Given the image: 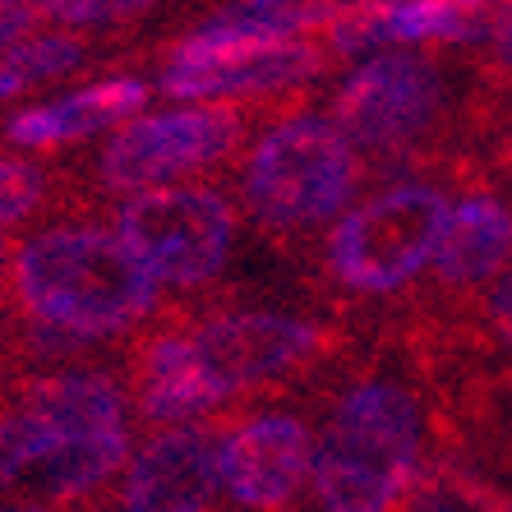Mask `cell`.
Instances as JSON below:
<instances>
[{"instance_id":"6da1fadb","label":"cell","mask_w":512,"mask_h":512,"mask_svg":"<svg viewBox=\"0 0 512 512\" xmlns=\"http://www.w3.org/2000/svg\"><path fill=\"white\" fill-rule=\"evenodd\" d=\"M130 457V406L97 370H65L28 383L0 411V494L24 503L88 499Z\"/></svg>"},{"instance_id":"7a4b0ae2","label":"cell","mask_w":512,"mask_h":512,"mask_svg":"<svg viewBox=\"0 0 512 512\" xmlns=\"http://www.w3.org/2000/svg\"><path fill=\"white\" fill-rule=\"evenodd\" d=\"M10 277L37 328L70 342L130 333L153 314L162 291L130 240L88 222H60L24 240L10 259Z\"/></svg>"},{"instance_id":"3957f363","label":"cell","mask_w":512,"mask_h":512,"mask_svg":"<svg viewBox=\"0 0 512 512\" xmlns=\"http://www.w3.org/2000/svg\"><path fill=\"white\" fill-rule=\"evenodd\" d=\"M425 457L416 397L383 379L356 383L314 439V499L333 512H383L406 499Z\"/></svg>"},{"instance_id":"277c9868","label":"cell","mask_w":512,"mask_h":512,"mask_svg":"<svg viewBox=\"0 0 512 512\" xmlns=\"http://www.w3.org/2000/svg\"><path fill=\"white\" fill-rule=\"evenodd\" d=\"M356 180L360 153L337 120L291 116L254 143L245 162V203L268 227H319L351 203Z\"/></svg>"},{"instance_id":"5b68a950","label":"cell","mask_w":512,"mask_h":512,"mask_svg":"<svg viewBox=\"0 0 512 512\" xmlns=\"http://www.w3.org/2000/svg\"><path fill=\"white\" fill-rule=\"evenodd\" d=\"M448 199L425 180H397L388 190L346 203L333 217L328 236V263L351 291L388 296L429 273Z\"/></svg>"},{"instance_id":"8992f818","label":"cell","mask_w":512,"mask_h":512,"mask_svg":"<svg viewBox=\"0 0 512 512\" xmlns=\"http://www.w3.org/2000/svg\"><path fill=\"white\" fill-rule=\"evenodd\" d=\"M116 231L162 286H203L227 268L236 245V213L213 185L171 180L134 190L120 203Z\"/></svg>"},{"instance_id":"52a82bcc","label":"cell","mask_w":512,"mask_h":512,"mask_svg":"<svg viewBox=\"0 0 512 512\" xmlns=\"http://www.w3.org/2000/svg\"><path fill=\"white\" fill-rule=\"evenodd\" d=\"M240 116L231 102H176L167 111H134L102 148V185L116 194L190 180L236 153Z\"/></svg>"},{"instance_id":"ba28073f","label":"cell","mask_w":512,"mask_h":512,"mask_svg":"<svg viewBox=\"0 0 512 512\" xmlns=\"http://www.w3.org/2000/svg\"><path fill=\"white\" fill-rule=\"evenodd\" d=\"M319 70L323 51L310 47L305 37L231 33V28L203 24L162 65L157 88L171 102H240V97H268L310 84Z\"/></svg>"},{"instance_id":"9c48e42d","label":"cell","mask_w":512,"mask_h":512,"mask_svg":"<svg viewBox=\"0 0 512 512\" xmlns=\"http://www.w3.org/2000/svg\"><path fill=\"white\" fill-rule=\"evenodd\" d=\"M443 107V74L416 51H365L333 97V120L356 153L393 157L425 139Z\"/></svg>"},{"instance_id":"30bf717a","label":"cell","mask_w":512,"mask_h":512,"mask_svg":"<svg viewBox=\"0 0 512 512\" xmlns=\"http://www.w3.org/2000/svg\"><path fill=\"white\" fill-rule=\"evenodd\" d=\"M217 443H222V434L203 429V420L167 425L143 448H130V457L120 466V503L134 512L217 508L227 499Z\"/></svg>"},{"instance_id":"8fae6325","label":"cell","mask_w":512,"mask_h":512,"mask_svg":"<svg viewBox=\"0 0 512 512\" xmlns=\"http://www.w3.org/2000/svg\"><path fill=\"white\" fill-rule=\"evenodd\" d=\"M222 489L240 508H286L300 499L314 471V434L305 420L286 411L240 420L217 443Z\"/></svg>"},{"instance_id":"7c38bea8","label":"cell","mask_w":512,"mask_h":512,"mask_svg":"<svg viewBox=\"0 0 512 512\" xmlns=\"http://www.w3.org/2000/svg\"><path fill=\"white\" fill-rule=\"evenodd\" d=\"M194 337H199V351L208 356L217 379L231 388V397L240 388H259V383H273L282 374H291L323 342V333L314 323L291 319V314H268V310L203 319L194 328Z\"/></svg>"},{"instance_id":"4fadbf2b","label":"cell","mask_w":512,"mask_h":512,"mask_svg":"<svg viewBox=\"0 0 512 512\" xmlns=\"http://www.w3.org/2000/svg\"><path fill=\"white\" fill-rule=\"evenodd\" d=\"M503 0H365L333 24V51L365 56L379 47H420V42H471L494 33Z\"/></svg>"},{"instance_id":"5bb4252c","label":"cell","mask_w":512,"mask_h":512,"mask_svg":"<svg viewBox=\"0 0 512 512\" xmlns=\"http://www.w3.org/2000/svg\"><path fill=\"white\" fill-rule=\"evenodd\" d=\"M231 402V388L217 379L199 337L190 333H157L143 346L139 360V411L157 425H185V420L213 416Z\"/></svg>"},{"instance_id":"9a60e30c","label":"cell","mask_w":512,"mask_h":512,"mask_svg":"<svg viewBox=\"0 0 512 512\" xmlns=\"http://www.w3.org/2000/svg\"><path fill=\"white\" fill-rule=\"evenodd\" d=\"M148 107V84L134 74H116V79H97V84L79 88L70 97L42 102V107H24L14 120H5V139L14 148H60V143L88 139V134L116 130L120 120H130L134 111Z\"/></svg>"},{"instance_id":"2e32d148","label":"cell","mask_w":512,"mask_h":512,"mask_svg":"<svg viewBox=\"0 0 512 512\" xmlns=\"http://www.w3.org/2000/svg\"><path fill=\"white\" fill-rule=\"evenodd\" d=\"M512 263V213L489 194L448 203L429 273L448 286H480Z\"/></svg>"},{"instance_id":"e0dca14e","label":"cell","mask_w":512,"mask_h":512,"mask_svg":"<svg viewBox=\"0 0 512 512\" xmlns=\"http://www.w3.org/2000/svg\"><path fill=\"white\" fill-rule=\"evenodd\" d=\"M84 65V42L74 28H51V33H28L14 47L0 51V102L19 93H33L42 84H56Z\"/></svg>"},{"instance_id":"ac0fdd59","label":"cell","mask_w":512,"mask_h":512,"mask_svg":"<svg viewBox=\"0 0 512 512\" xmlns=\"http://www.w3.org/2000/svg\"><path fill=\"white\" fill-rule=\"evenodd\" d=\"M360 5H365V0H231L208 24L231 28V33L305 37L310 28H333L342 14L360 10Z\"/></svg>"},{"instance_id":"d6986e66","label":"cell","mask_w":512,"mask_h":512,"mask_svg":"<svg viewBox=\"0 0 512 512\" xmlns=\"http://www.w3.org/2000/svg\"><path fill=\"white\" fill-rule=\"evenodd\" d=\"M157 0H37V14L56 28H111L148 14Z\"/></svg>"},{"instance_id":"ffe728a7","label":"cell","mask_w":512,"mask_h":512,"mask_svg":"<svg viewBox=\"0 0 512 512\" xmlns=\"http://www.w3.org/2000/svg\"><path fill=\"white\" fill-rule=\"evenodd\" d=\"M47 199V176L24 157H0V231L19 227Z\"/></svg>"},{"instance_id":"44dd1931","label":"cell","mask_w":512,"mask_h":512,"mask_svg":"<svg viewBox=\"0 0 512 512\" xmlns=\"http://www.w3.org/2000/svg\"><path fill=\"white\" fill-rule=\"evenodd\" d=\"M37 19H42V14H37V0H0V51L33 33Z\"/></svg>"},{"instance_id":"7402d4cb","label":"cell","mask_w":512,"mask_h":512,"mask_svg":"<svg viewBox=\"0 0 512 512\" xmlns=\"http://www.w3.org/2000/svg\"><path fill=\"white\" fill-rule=\"evenodd\" d=\"M489 42H494V56H499L503 70H512V5H503V14L494 19V33H489Z\"/></svg>"},{"instance_id":"603a6c76","label":"cell","mask_w":512,"mask_h":512,"mask_svg":"<svg viewBox=\"0 0 512 512\" xmlns=\"http://www.w3.org/2000/svg\"><path fill=\"white\" fill-rule=\"evenodd\" d=\"M494 314H499L503 333H508V342H512V282L499 286V296H494Z\"/></svg>"},{"instance_id":"cb8c5ba5","label":"cell","mask_w":512,"mask_h":512,"mask_svg":"<svg viewBox=\"0 0 512 512\" xmlns=\"http://www.w3.org/2000/svg\"><path fill=\"white\" fill-rule=\"evenodd\" d=\"M10 259H14V254H10V245H5V240H0V277L10 273Z\"/></svg>"}]
</instances>
